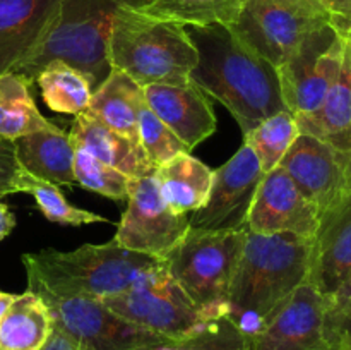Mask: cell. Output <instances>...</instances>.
<instances>
[{"instance_id":"6da1fadb","label":"cell","mask_w":351,"mask_h":350,"mask_svg":"<svg viewBox=\"0 0 351 350\" xmlns=\"http://www.w3.org/2000/svg\"><path fill=\"white\" fill-rule=\"evenodd\" d=\"M197 51L191 81L223 103L243 134L287 110L278 69L243 45L228 26H185Z\"/></svg>"},{"instance_id":"7a4b0ae2","label":"cell","mask_w":351,"mask_h":350,"mask_svg":"<svg viewBox=\"0 0 351 350\" xmlns=\"http://www.w3.org/2000/svg\"><path fill=\"white\" fill-rule=\"evenodd\" d=\"M312 240L295 233L247 232L230 287L228 318L249 338L308 278Z\"/></svg>"},{"instance_id":"3957f363","label":"cell","mask_w":351,"mask_h":350,"mask_svg":"<svg viewBox=\"0 0 351 350\" xmlns=\"http://www.w3.org/2000/svg\"><path fill=\"white\" fill-rule=\"evenodd\" d=\"M161 261L125 249L115 240L84 244L74 250L23 254L27 290L50 299H105L129 290Z\"/></svg>"},{"instance_id":"277c9868","label":"cell","mask_w":351,"mask_h":350,"mask_svg":"<svg viewBox=\"0 0 351 350\" xmlns=\"http://www.w3.org/2000/svg\"><path fill=\"white\" fill-rule=\"evenodd\" d=\"M106 55L110 67L120 69L143 88L189 82L197 64L185 26L154 19L136 7H123L115 16Z\"/></svg>"},{"instance_id":"5b68a950","label":"cell","mask_w":351,"mask_h":350,"mask_svg":"<svg viewBox=\"0 0 351 350\" xmlns=\"http://www.w3.org/2000/svg\"><path fill=\"white\" fill-rule=\"evenodd\" d=\"M144 0H60L57 19L41 47L14 72L33 84L41 67L50 60H64L79 69L93 91L110 72V31L123 7H139Z\"/></svg>"},{"instance_id":"8992f818","label":"cell","mask_w":351,"mask_h":350,"mask_svg":"<svg viewBox=\"0 0 351 350\" xmlns=\"http://www.w3.org/2000/svg\"><path fill=\"white\" fill-rule=\"evenodd\" d=\"M247 230L189 229L161 259L208 321L228 318L230 287L245 246Z\"/></svg>"},{"instance_id":"52a82bcc","label":"cell","mask_w":351,"mask_h":350,"mask_svg":"<svg viewBox=\"0 0 351 350\" xmlns=\"http://www.w3.org/2000/svg\"><path fill=\"white\" fill-rule=\"evenodd\" d=\"M103 302L127 321L173 342L191 338L211 323L171 278L163 263L147 271L129 290Z\"/></svg>"},{"instance_id":"ba28073f","label":"cell","mask_w":351,"mask_h":350,"mask_svg":"<svg viewBox=\"0 0 351 350\" xmlns=\"http://www.w3.org/2000/svg\"><path fill=\"white\" fill-rule=\"evenodd\" d=\"M329 23L331 16L307 0H243L239 17L228 27L278 69L308 34Z\"/></svg>"},{"instance_id":"9c48e42d","label":"cell","mask_w":351,"mask_h":350,"mask_svg":"<svg viewBox=\"0 0 351 350\" xmlns=\"http://www.w3.org/2000/svg\"><path fill=\"white\" fill-rule=\"evenodd\" d=\"M50 309L53 329L77 350H158L171 340L113 312L95 299L41 297Z\"/></svg>"},{"instance_id":"30bf717a","label":"cell","mask_w":351,"mask_h":350,"mask_svg":"<svg viewBox=\"0 0 351 350\" xmlns=\"http://www.w3.org/2000/svg\"><path fill=\"white\" fill-rule=\"evenodd\" d=\"M346 40L331 23L308 34L278 67L281 96L293 115L311 113L326 98L341 71Z\"/></svg>"},{"instance_id":"8fae6325","label":"cell","mask_w":351,"mask_h":350,"mask_svg":"<svg viewBox=\"0 0 351 350\" xmlns=\"http://www.w3.org/2000/svg\"><path fill=\"white\" fill-rule=\"evenodd\" d=\"M189 215H178L161 196L154 175L132 178L127 208L113 240L134 253L163 259L189 232Z\"/></svg>"},{"instance_id":"7c38bea8","label":"cell","mask_w":351,"mask_h":350,"mask_svg":"<svg viewBox=\"0 0 351 350\" xmlns=\"http://www.w3.org/2000/svg\"><path fill=\"white\" fill-rule=\"evenodd\" d=\"M264 177L256 154L245 143L213 170V182L204 205L189 215V226L197 230H245L254 196Z\"/></svg>"},{"instance_id":"4fadbf2b","label":"cell","mask_w":351,"mask_h":350,"mask_svg":"<svg viewBox=\"0 0 351 350\" xmlns=\"http://www.w3.org/2000/svg\"><path fill=\"white\" fill-rule=\"evenodd\" d=\"M319 209L308 201L290 175L278 165L264 174L247 216L245 230L254 233H295L314 239Z\"/></svg>"},{"instance_id":"5bb4252c","label":"cell","mask_w":351,"mask_h":350,"mask_svg":"<svg viewBox=\"0 0 351 350\" xmlns=\"http://www.w3.org/2000/svg\"><path fill=\"white\" fill-rule=\"evenodd\" d=\"M326 301L305 281L250 340V350H331L324 329Z\"/></svg>"},{"instance_id":"9a60e30c","label":"cell","mask_w":351,"mask_h":350,"mask_svg":"<svg viewBox=\"0 0 351 350\" xmlns=\"http://www.w3.org/2000/svg\"><path fill=\"white\" fill-rule=\"evenodd\" d=\"M348 153L317 137L298 134L280 167L290 175L298 191L319 209V215L348 192L345 167Z\"/></svg>"},{"instance_id":"2e32d148","label":"cell","mask_w":351,"mask_h":350,"mask_svg":"<svg viewBox=\"0 0 351 350\" xmlns=\"http://www.w3.org/2000/svg\"><path fill=\"white\" fill-rule=\"evenodd\" d=\"M351 270V192L319 215L312 239L308 283L324 299L335 294Z\"/></svg>"},{"instance_id":"e0dca14e","label":"cell","mask_w":351,"mask_h":350,"mask_svg":"<svg viewBox=\"0 0 351 350\" xmlns=\"http://www.w3.org/2000/svg\"><path fill=\"white\" fill-rule=\"evenodd\" d=\"M143 89L151 112L191 151L215 134L216 115L211 103L192 81L184 84H147Z\"/></svg>"},{"instance_id":"ac0fdd59","label":"cell","mask_w":351,"mask_h":350,"mask_svg":"<svg viewBox=\"0 0 351 350\" xmlns=\"http://www.w3.org/2000/svg\"><path fill=\"white\" fill-rule=\"evenodd\" d=\"M60 0H0V75L16 71L41 47Z\"/></svg>"},{"instance_id":"d6986e66","label":"cell","mask_w":351,"mask_h":350,"mask_svg":"<svg viewBox=\"0 0 351 350\" xmlns=\"http://www.w3.org/2000/svg\"><path fill=\"white\" fill-rule=\"evenodd\" d=\"M69 139L72 146L82 148L103 163L132 178L147 177L156 172V167L151 163L137 141L110 129L88 112L75 115Z\"/></svg>"},{"instance_id":"ffe728a7","label":"cell","mask_w":351,"mask_h":350,"mask_svg":"<svg viewBox=\"0 0 351 350\" xmlns=\"http://www.w3.org/2000/svg\"><path fill=\"white\" fill-rule=\"evenodd\" d=\"M346 40V38H345ZM300 134L317 137L339 151H351V40H346L341 71L321 105L295 115Z\"/></svg>"},{"instance_id":"44dd1931","label":"cell","mask_w":351,"mask_h":350,"mask_svg":"<svg viewBox=\"0 0 351 350\" xmlns=\"http://www.w3.org/2000/svg\"><path fill=\"white\" fill-rule=\"evenodd\" d=\"M146 105L143 86L120 69L112 67L105 81L93 91L86 112L110 129L139 143V117Z\"/></svg>"},{"instance_id":"7402d4cb","label":"cell","mask_w":351,"mask_h":350,"mask_svg":"<svg viewBox=\"0 0 351 350\" xmlns=\"http://www.w3.org/2000/svg\"><path fill=\"white\" fill-rule=\"evenodd\" d=\"M14 146L17 161L27 174L58 187L75 185L74 146L62 129L27 134L14 141Z\"/></svg>"},{"instance_id":"603a6c76","label":"cell","mask_w":351,"mask_h":350,"mask_svg":"<svg viewBox=\"0 0 351 350\" xmlns=\"http://www.w3.org/2000/svg\"><path fill=\"white\" fill-rule=\"evenodd\" d=\"M154 178L168 206L178 215H191L208 199L213 170L191 153H178L156 168Z\"/></svg>"},{"instance_id":"cb8c5ba5","label":"cell","mask_w":351,"mask_h":350,"mask_svg":"<svg viewBox=\"0 0 351 350\" xmlns=\"http://www.w3.org/2000/svg\"><path fill=\"white\" fill-rule=\"evenodd\" d=\"M53 333L50 309L40 295H16L0 319V350H41Z\"/></svg>"},{"instance_id":"d4e9b609","label":"cell","mask_w":351,"mask_h":350,"mask_svg":"<svg viewBox=\"0 0 351 350\" xmlns=\"http://www.w3.org/2000/svg\"><path fill=\"white\" fill-rule=\"evenodd\" d=\"M29 82L17 72L0 75V137L16 141L27 134L55 129V124L38 110Z\"/></svg>"},{"instance_id":"484cf974","label":"cell","mask_w":351,"mask_h":350,"mask_svg":"<svg viewBox=\"0 0 351 350\" xmlns=\"http://www.w3.org/2000/svg\"><path fill=\"white\" fill-rule=\"evenodd\" d=\"M34 82L41 91L47 106L58 113L79 115L89 106L93 86L79 69L65 64L64 60H50L40 69Z\"/></svg>"},{"instance_id":"4316f807","label":"cell","mask_w":351,"mask_h":350,"mask_svg":"<svg viewBox=\"0 0 351 350\" xmlns=\"http://www.w3.org/2000/svg\"><path fill=\"white\" fill-rule=\"evenodd\" d=\"M243 0H144L139 12L180 26H232Z\"/></svg>"},{"instance_id":"83f0119b","label":"cell","mask_w":351,"mask_h":350,"mask_svg":"<svg viewBox=\"0 0 351 350\" xmlns=\"http://www.w3.org/2000/svg\"><path fill=\"white\" fill-rule=\"evenodd\" d=\"M298 134L300 130H298L293 113L281 110L257 124L252 130L243 134V143L256 154L261 170L267 174L280 165Z\"/></svg>"},{"instance_id":"f1b7e54d","label":"cell","mask_w":351,"mask_h":350,"mask_svg":"<svg viewBox=\"0 0 351 350\" xmlns=\"http://www.w3.org/2000/svg\"><path fill=\"white\" fill-rule=\"evenodd\" d=\"M16 192H26V194L33 196L36 206L48 222L72 226L89 225V223H108V220L105 216L98 215V213L75 208L74 205H71L65 199L58 185L40 180V178L27 174L26 170H23V168H21L19 175H17Z\"/></svg>"},{"instance_id":"f546056e","label":"cell","mask_w":351,"mask_h":350,"mask_svg":"<svg viewBox=\"0 0 351 350\" xmlns=\"http://www.w3.org/2000/svg\"><path fill=\"white\" fill-rule=\"evenodd\" d=\"M75 184L115 201H127L132 177L103 163L82 148L74 146Z\"/></svg>"},{"instance_id":"4dcf8cb0","label":"cell","mask_w":351,"mask_h":350,"mask_svg":"<svg viewBox=\"0 0 351 350\" xmlns=\"http://www.w3.org/2000/svg\"><path fill=\"white\" fill-rule=\"evenodd\" d=\"M158 350H250V340L230 319L221 318L191 338L171 340Z\"/></svg>"},{"instance_id":"1f68e13d","label":"cell","mask_w":351,"mask_h":350,"mask_svg":"<svg viewBox=\"0 0 351 350\" xmlns=\"http://www.w3.org/2000/svg\"><path fill=\"white\" fill-rule=\"evenodd\" d=\"M139 143L146 156L156 168L175 154L191 153V150L151 112L147 105L144 106L139 117Z\"/></svg>"},{"instance_id":"d6a6232c","label":"cell","mask_w":351,"mask_h":350,"mask_svg":"<svg viewBox=\"0 0 351 350\" xmlns=\"http://www.w3.org/2000/svg\"><path fill=\"white\" fill-rule=\"evenodd\" d=\"M21 165L16 156L14 141L0 137V198L16 192V180Z\"/></svg>"},{"instance_id":"836d02e7","label":"cell","mask_w":351,"mask_h":350,"mask_svg":"<svg viewBox=\"0 0 351 350\" xmlns=\"http://www.w3.org/2000/svg\"><path fill=\"white\" fill-rule=\"evenodd\" d=\"M326 301V316H324V326L329 323L336 321L338 318H341L348 309H351V270L348 277L343 280V283L339 285L338 290L332 295H329Z\"/></svg>"},{"instance_id":"e575fe53","label":"cell","mask_w":351,"mask_h":350,"mask_svg":"<svg viewBox=\"0 0 351 350\" xmlns=\"http://www.w3.org/2000/svg\"><path fill=\"white\" fill-rule=\"evenodd\" d=\"M324 329L331 350H351V309L336 321L326 325Z\"/></svg>"},{"instance_id":"d590c367","label":"cell","mask_w":351,"mask_h":350,"mask_svg":"<svg viewBox=\"0 0 351 350\" xmlns=\"http://www.w3.org/2000/svg\"><path fill=\"white\" fill-rule=\"evenodd\" d=\"M14 229H16V216H14L12 209L5 202H0V240L10 235Z\"/></svg>"},{"instance_id":"8d00e7d4","label":"cell","mask_w":351,"mask_h":350,"mask_svg":"<svg viewBox=\"0 0 351 350\" xmlns=\"http://www.w3.org/2000/svg\"><path fill=\"white\" fill-rule=\"evenodd\" d=\"M307 2L319 7V9L326 10L331 16V19H335V17L341 16L348 0H307Z\"/></svg>"},{"instance_id":"74e56055","label":"cell","mask_w":351,"mask_h":350,"mask_svg":"<svg viewBox=\"0 0 351 350\" xmlns=\"http://www.w3.org/2000/svg\"><path fill=\"white\" fill-rule=\"evenodd\" d=\"M41 350H77L67 338H65L62 333H58L57 329H53L50 340L47 342V345Z\"/></svg>"},{"instance_id":"f35d334b","label":"cell","mask_w":351,"mask_h":350,"mask_svg":"<svg viewBox=\"0 0 351 350\" xmlns=\"http://www.w3.org/2000/svg\"><path fill=\"white\" fill-rule=\"evenodd\" d=\"M331 24L335 26V30L338 31V33H345V31L351 30V0L346 2V7L345 10H343L341 16L331 19Z\"/></svg>"},{"instance_id":"ab89813d","label":"cell","mask_w":351,"mask_h":350,"mask_svg":"<svg viewBox=\"0 0 351 350\" xmlns=\"http://www.w3.org/2000/svg\"><path fill=\"white\" fill-rule=\"evenodd\" d=\"M16 299V294H7V292H0V319L3 318V314L7 312V309L10 307V304Z\"/></svg>"},{"instance_id":"60d3db41","label":"cell","mask_w":351,"mask_h":350,"mask_svg":"<svg viewBox=\"0 0 351 350\" xmlns=\"http://www.w3.org/2000/svg\"><path fill=\"white\" fill-rule=\"evenodd\" d=\"M345 177H346V189H348V192H351V151L348 153V158H346Z\"/></svg>"},{"instance_id":"b9f144b4","label":"cell","mask_w":351,"mask_h":350,"mask_svg":"<svg viewBox=\"0 0 351 350\" xmlns=\"http://www.w3.org/2000/svg\"><path fill=\"white\" fill-rule=\"evenodd\" d=\"M343 38H346V40H351V30L350 31H345V33H339Z\"/></svg>"}]
</instances>
